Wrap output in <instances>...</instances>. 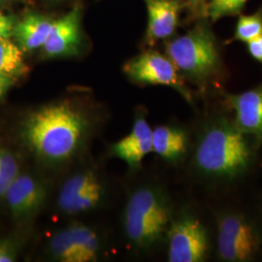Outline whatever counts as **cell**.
Wrapping results in <instances>:
<instances>
[{
  "label": "cell",
  "mask_w": 262,
  "mask_h": 262,
  "mask_svg": "<svg viewBox=\"0 0 262 262\" xmlns=\"http://www.w3.org/2000/svg\"><path fill=\"white\" fill-rule=\"evenodd\" d=\"M251 136L234 122L219 120L209 124L197 143L194 164L208 179L232 181L241 177L253 162Z\"/></svg>",
  "instance_id": "obj_1"
},
{
  "label": "cell",
  "mask_w": 262,
  "mask_h": 262,
  "mask_svg": "<svg viewBox=\"0 0 262 262\" xmlns=\"http://www.w3.org/2000/svg\"><path fill=\"white\" fill-rule=\"evenodd\" d=\"M86 129L84 115L72 105L50 104L28 116L24 137L37 156L50 161L69 159Z\"/></svg>",
  "instance_id": "obj_2"
},
{
  "label": "cell",
  "mask_w": 262,
  "mask_h": 262,
  "mask_svg": "<svg viewBox=\"0 0 262 262\" xmlns=\"http://www.w3.org/2000/svg\"><path fill=\"white\" fill-rule=\"evenodd\" d=\"M166 56L179 73L203 90L215 84L223 74L221 49L207 18L199 19L186 34L169 41Z\"/></svg>",
  "instance_id": "obj_3"
},
{
  "label": "cell",
  "mask_w": 262,
  "mask_h": 262,
  "mask_svg": "<svg viewBox=\"0 0 262 262\" xmlns=\"http://www.w3.org/2000/svg\"><path fill=\"white\" fill-rule=\"evenodd\" d=\"M170 217L163 195L154 188L143 187L129 198L124 212V230L132 243L148 248L167 231Z\"/></svg>",
  "instance_id": "obj_4"
},
{
  "label": "cell",
  "mask_w": 262,
  "mask_h": 262,
  "mask_svg": "<svg viewBox=\"0 0 262 262\" xmlns=\"http://www.w3.org/2000/svg\"><path fill=\"white\" fill-rule=\"evenodd\" d=\"M258 251L259 236L249 220L232 213L221 216L217 225V252L223 260L250 261Z\"/></svg>",
  "instance_id": "obj_5"
},
{
  "label": "cell",
  "mask_w": 262,
  "mask_h": 262,
  "mask_svg": "<svg viewBox=\"0 0 262 262\" xmlns=\"http://www.w3.org/2000/svg\"><path fill=\"white\" fill-rule=\"evenodd\" d=\"M123 71L131 80L147 84L167 85L177 90L188 101L190 94L183 83L177 68L167 56L156 51H147L135 56L123 66Z\"/></svg>",
  "instance_id": "obj_6"
},
{
  "label": "cell",
  "mask_w": 262,
  "mask_h": 262,
  "mask_svg": "<svg viewBox=\"0 0 262 262\" xmlns=\"http://www.w3.org/2000/svg\"><path fill=\"white\" fill-rule=\"evenodd\" d=\"M170 262L203 261L209 251L206 228L192 215H184L168 230Z\"/></svg>",
  "instance_id": "obj_7"
},
{
  "label": "cell",
  "mask_w": 262,
  "mask_h": 262,
  "mask_svg": "<svg viewBox=\"0 0 262 262\" xmlns=\"http://www.w3.org/2000/svg\"><path fill=\"white\" fill-rule=\"evenodd\" d=\"M102 186L93 172H81L68 179L58 195L59 209L67 215L92 210L100 202Z\"/></svg>",
  "instance_id": "obj_8"
},
{
  "label": "cell",
  "mask_w": 262,
  "mask_h": 262,
  "mask_svg": "<svg viewBox=\"0 0 262 262\" xmlns=\"http://www.w3.org/2000/svg\"><path fill=\"white\" fill-rule=\"evenodd\" d=\"M225 103L234 111L238 128L262 142V83L241 94H225Z\"/></svg>",
  "instance_id": "obj_9"
},
{
  "label": "cell",
  "mask_w": 262,
  "mask_h": 262,
  "mask_svg": "<svg viewBox=\"0 0 262 262\" xmlns=\"http://www.w3.org/2000/svg\"><path fill=\"white\" fill-rule=\"evenodd\" d=\"M80 20L81 13L77 7L60 19L54 20L42 47L44 56L52 58L77 55L81 46Z\"/></svg>",
  "instance_id": "obj_10"
},
{
  "label": "cell",
  "mask_w": 262,
  "mask_h": 262,
  "mask_svg": "<svg viewBox=\"0 0 262 262\" xmlns=\"http://www.w3.org/2000/svg\"><path fill=\"white\" fill-rule=\"evenodd\" d=\"M46 189L35 179L19 174L5 193L11 212L16 217L34 214L46 199Z\"/></svg>",
  "instance_id": "obj_11"
},
{
  "label": "cell",
  "mask_w": 262,
  "mask_h": 262,
  "mask_svg": "<svg viewBox=\"0 0 262 262\" xmlns=\"http://www.w3.org/2000/svg\"><path fill=\"white\" fill-rule=\"evenodd\" d=\"M148 11L146 42L156 44L170 37L178 27L182 4L179 0H144Z\"/></svg>",
  "instance_id": "obj_12"
},
{
  "label": "cell",
  "mask_w": 262,
  "mask_h": 262,
  "mask_svg": "<svg viewBox=\"0 0 262 262\" xmlns=\"http://www.w3.org/2000/svg\"><path fill=\"white\" fill-rule=\"evenodd\" d=\"M150 151H152V129L145 118L135 120L129 134L112 147L113 155L131 167L139 166Z\"/></svg>",
  "instance_id": "obj_13"
},
{
  "label": "cell",
  "mask_w": 262,
  "mask_h": 262,
  "mask_svg": "<svg viewBox=\"0 0 262 262\" xmlns=\"http://www.w3.org/2000/svg\"><path fill=\"white\" fill-rule=\"evenodd\" d=\"M53 21L43 15L28 14L16 23L13 37L24 52L42 48L49 36Z\"/></svg>",
  "instance_id": "obj_14"
},
{
  "label": "cell",
  "mask_w": 262,
  "mask_h": 262,
  "mask_svg": "<svg viewBox=\"0 0 262 262\" xmlns=\"http://www.w3.org/2000/svg\"><path fill=\"white\" fill-rule=\"evenodd\" d=\"M187 133L177 127L160 125L152 130V151L162 159L176 161L187 150Z\"/></svg>",
  "instance_id": "obj_15"
},
{
  "label": "cell",
  "mask_w": 262,
  "mask_h": 262,
  "mask_svg": "<svg viewBox=\"0 0 262 262\" xmlns=\"http://www.w3.org/2000/svg\"><path fill=\"white\" fill-rule=\"evenodd\" d=\"M28 67L24 60V51L8 39L0 41V72L16 78L24 75Z\"/></svg>",
  "instance_id": "obj_16"
},
{
  "label": "cell",
  "mask_w": 262,
  "mask_h": 262,
  "mask_svg": "<svg viewBox=\"0 0 262 262\" xmlns=\"http://www.w3.org/2000/svg\"><path fill=\"white\" fill-rule=\"evenodd\" d=\"M75 237L77 262L95 261L99 249V240L93 229L83 225L70 226Z\"/></svg>",
  "instance_id": "obj_17"
},
{
  "label": "cell",
  "mask_w": 262,
  "mask_h": 262,
  "mask_svg": "<svg viewBox=\"0 0 262 262\" xmlns=\"http://www.w3.org/2000/svg\"><path fill=\"white\" fill-rule=\"evenodd\" d=\"M236 23L233 37L227 41L231 43L235 41L248 43L262 34V7L251 15H239Z\"/></svg>",
  "instance_id": "obj_18"
},
{
  "label": "cell",
  "mask_w": 262,
  "mask_h": 262,
  "mask_svg": "<svg viewBox=\"0 0 262 262\" xmlns=\"http://www.w3.org/2000/svg\"><path fill=\"white\" fill-rule=\"evenodd\" d=\"M51 253L62 262H77L76 240L71 227L58 231L50 242Z\"/></svg>",
  "instance_id": "obj_19"
},
{
  "label": "cell",
  "mask_w": 262,
  "mask_h": 262,
  "mask_svg": "<svg viewBox=\"0 0 262 262\" xmlns=\"http://www.w3.org/2000/svg\"><path fill=\"white\" fill-rule=\"evenodd\" d=\"M249 0H210L207 18L215 23L225 17H234L242 13Z\"/></svg>",
  "instance_id": "obj_20"
},
{
  "label": "cell",
  "mask_w": 262,
  "mask_h": 262,
  "mask_svg": "<svg viewBox=\"0 0 262 262\" xmlns=\"http://www.w3.org/2000/svg\"><path fill=\"white\" fill-rule=\"evenodd\" d=\"M19 174V163L15 156L9 150L0 148V197L5 195Z\"/></svg>",
  "instance_id": "obj_21"
},
{
  "label": "cell",
  "mask_w": 262,
  "mask_h": 262,
  "mask_svg": "<svg viewBox=\"0 0 262 262\" xmlns=\"http://www.w3.org/2000/svg\"><path fill=\"white\" fill-rule=\"evenodd\" d=\"M16 23L17 21L13 16L0 12V41L13 36Z\"/></svg>",
  "instance_id": "obj_22"
},
{
  "label": "cell",
  "mask_w": 262,
  "mask_h": 262,
  "mask_svg": "<svg viewBox=\"0 0 262 262\" xmlns=\"http://www.w3.org/2000/svg\"><path fill=\"white\" fill-rule=\"evenodd\" d=\"M179 1L181 4L183 2L184 4L188 6L194 12V14L199 19L207 18V10H208L210 0H179Z\"/></svg>",
  "instance_id": "obj_23"
},
{
  "label": "cell",
  "mask_w": 262,
  "mask_h": 262,
  "mask_svg": "<svg viewBox=\"0 0 262 262\" xmlns=\"http://www.w3.org/2000/svg\"><path fill=\"white\" fill-rule=\"evenodd\" d=\"M246 44L250 56L262 64V34Z\"/></svg>",
  "instance_id": "obj_24"
},
{
  "label": "cell",
  "mask_w": 262,
  "mask_h": 262,
  "mask_svg": "<svg viewBox=\"0 0 262 262\" xmlns=\"http://www.w3.org/2000/svg\"><path fill=\"white\" fill-rule=\"evenodd\" d=\"M15 260V256L9 245L0 243V262H12Z\"/></svg>",
  "instance_id": "obj_25"
},
{
  "label": "cell",
  "mask_w": 262,
  "mask_h": 262,
  "mask_svg": "<svg viewBox=\"0 0 262 262\" xmlns=\"http://www.w3.org/2000/svg\"><path fill=\"white\" fill-rule=\"evenodd\" d=\"M14 80L15 78L0 72V97L9 90L10 86L14 83Z\"/></svg>",
  "instance_id": "obj_26"
}]
</instances>
